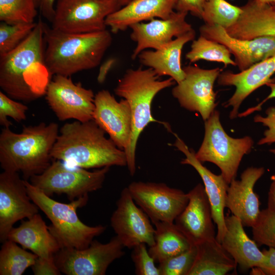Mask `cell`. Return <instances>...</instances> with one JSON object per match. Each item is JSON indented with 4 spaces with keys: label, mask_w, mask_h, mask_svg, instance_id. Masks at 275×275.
Instances as JSON below:
<instances>
[{
    "label": "cell",
    "mask_w": 275,
    "mask_h": 275,
    "mask_svg": "<svg viewBox=\"0 0 275 275\" xmlns=\"http://www.w3.org/2000/svg\"><path fill=\"white\" fill-rule=\"evenodd\" d=\"M109 169L110 167H105L89 171L52 159L42 173L30 180L31 184L46 195L65 194L72 201L102 188Z\"/></svg>",
    "instance_id": "obj_8"
},
{
    "label": "cell",
    "mask_w": 275,
    "mask_h": 275,
    "mask_svg": "<svg viewBox=\"0 0 275 275\" xmlns=\"http://www.w3.org/2000/svg\"><path fill=\"white\" fill-rule=\"evenodd\" d=\"M197 253L188 275H225L237 263L216 238L196 245Z\"/></svg>",
    "instance_id": "obj_28"
},
{
    "label": "cell",
    "mask_w": 275,
    "mask_h": 275,
    "mask_svg": "<svg viewBox=\"0 0 275 275\" xmlns=\"http://www.w3.org/2000/svg\"><path fill=\"white\" fill-rule=\"evenodd\" d=\"M207 0H178L177 11L190 12L193 15L201 18L203 7Z\"/></svg>",
    "instance_id": "obj_41"
},
{
    "label": "cell",
    "mask_w": 275,
    "mask_h": 275,
    "mask_svg": "<svg viewBox=\"0 0 275 275\" xmlns=\"http://www.w3.org/2000/svg\"><path fill=\"white\" fill-rule=\"evenodd\" d=\"M174 146L182 152L185 157L181 163L193 167L200 176L204 184L212 211V218L217 227L216 239L221 243L226 231L224 209L229 184L222 175H215L204 167L195 156V152L189 149L177 135Z\"/></svg>",
    "instance_id": "obj_20"
},
{
    "label": "cell",
    "mask_w": 275,
    "mask_h": 275,
    "mask_svg": "<svg viewBox=\"0 0 275 275\" xmlns=\"http://www.w3.org/2000/svg\"><path fill=\"white\" fill-rule=\"evenodd\" d=\"M116 205L111 225L124 246L131 249L141 243L149 247L154 245L155 228L146 213L136 206L127 187L121 191Z\"/></svg>",
    "instance_id": "obj_14"
},
{
    "label": "cell",
    "mask_w": 275,
    "mask_h": 275,
    "mask_svg": "<svg viewBox=\"0 0 275 275\" xmlns=\"http://www.w3.org/2000/svg\"><path fill=\"white\" fill-rule=\"evenodd\" d=\"M262 252L265 255V260L259 267L262 274L275 275V249L269 248Z\"/></svg>",
    "instance_id": "obj_42"
},
{
    "label": "cell",
    "mask_w": 275,
    "mask_h": 275,
    "mask_svg": "<svg viewBox=\"0 0 275 275\" xmlns=\"http://www.w3.org/2000/svg\"><path fill=\"white\" fill-rule=\"evenodd\" d=\"M127 187L152 223H174L188 202L187 193L164 183L134 181Z\"/></svg>",
    "instance_id": "obj_12"
},
{
    "label": "cell",
    "mask_w": 275,
    "mask_h": 275,
    "mask_svg": "<svg viewBox=\"0 0 275 275\" xmlns=\"http://www.w3.org/2000/svg\"><path fill=\"white\" fill-rule=\"evenodd\" d=\"M185 77L172 89V94L180 106L199 113L206 121L215 110L216 94L213 85L223 69H205L197 65L183 68Z\"/></svg>",
    "instance_id": "obj_13"
},
{
    "label": "cell",
    "mask_w": 275,
    "mask_h": 275,
    "mask_svg": "<svg viewBox=\"0 0 275 275\" xmlns=\"http://www.w3.org/2000/svg\"><path fill=\"white\" fill-rule=\"evenodd\" d=\"M37 22L0 23V57L17 48L31 33Z\"/></svg>",
    "instance_id": "obj_34"
},
{
    "label": "cell",
    "mask_w": 275,
    "mask_h": 275,
    "mask_svg": "<svg viewBox=\"0 0 275 275\" xmlns=\"http://www.w3.org/2000/svg\"><path fill=\"white\" fill-rule=\"evenodd\" d=\"M116 62L114 58L106 60L100 67L97 80L99 84H102L105 80L107 75Z\"/></svg>",
    "instance_id": "obj_44"
},
{
    "label": "cell",
    "mask_w": 275,
    "mask_h": 275,
    "mask_svg": "<svg viewBox=\"0 0 275 275\" xmlns=\"http://www.w3.org/2000/svg\"><path fill=\"white\" fill-rule=\"evenodd\" d=\"M121 8L117 0H57L51 27L68 33L103 31L106 17Z\"/></svg>",
    "instance_id": "obj_9"
},
{
    "label": "cell",
    "mask_w": 275,
    "mask_h": 275,
    "mask_svg": "<svg viewBox=\"0 0 275 275\" xmlns=\"http://www.w3.org/2000/svg\"><path fill=\"white\" fill-rule=\"evenodd\" d=\"M241 7L242 12L237 22L225 29L230 36L240 39L275 37V5L249 0Z\"/></svg>",
    "instance_id": "obj_24"
},
{
    "label": "cell",
    "mask_w": 275,
    "mask_h": 275,
    "mask_svg": "<svg viewBox=\"0 0 275 275\" xmlns=\"http://www.w3.org/2000/svg\"><path fill=\"white\" fill-rule=\"evenodd\" d=\"M93 120L64 124L51 152L52 159L85 169L127 166L124 150L119 149Z\"/></svg>",
    "instance_id": "obj_2"
},
{
    "label": "cell",
    "mask_w": 275,
    "mask_h": 275,
    "mask_svg": "<svg viewBox=\"0 0 275 275\" xmlns=\"http://www.w3.org/2000/svg\"><path fill=\"white\" fill-rule=\"evenodd\" d=\"M242 12L241 7L226 0H207L203 7L201 19L206 24L219 25L227 29L237 22Z\"/></svg>",
    "instance_id": "obj_32"
},
{
    "label": "cell",
    "mask_w": 275,
    "mask_h": 275,
    "mask_svg": "<svg viewBox=\"0 0 275 275\" xmlns=\"http://www.w3.org/2000/svg\"><path fill=\"white\" fill-rule=\"evenodd\" d=\"M225 224L226 231L221 243L237 264L244 270L261 266L265 255L247 235L241 221L232 214L225 216Z\"/></svg>",
    "instance_id": "obj_26"
},
{
    "label": "cell",
    "mask_w": 275,
    "mask_h": 275,
    "mask_svg": "<svg viewBox=\"0 0 275 275\" xmlns=\"http://www.w3.org/2000/svg\"><path fill=\"white\" fill-rule=\"evenodd\" d=\"M36 6L42 16L52 22L54 15L55 2L57 0H34Z\"/></svg>",
    "instance_id": "obj_43"
},
{
    "label": "cell",
    "mask_w": 275,
    "mask_h": 275,
    "mask_svg": "<svg viewBox=\"0 0 275 275\" xmlns=\"http://www.w3.org/2000/svg\"><path fill=\"white\" fill-rule=\"evenodd\" d=\"M121 7L126 5L132 0H117Z\"/></svg>",
    "instance_id": "obj_47"
},
{
    "label": "cell",
    "mask_w": 275,
    "mask_h": 275,
    "mask_svg": "<svg viewBox=\"0 0 275 275\" xmlns=\"http://www.w3.org/2000/svg\"><path fill=\"white\" fill-rule=\"evenodd\" d=\"M29 196L24 179L18 173L3 171L0 174V241L8 239L13 225L38 213L39 207Z\"/></svg>",
    "instance_id": "obj_15"
},
{
    "label": "cell",
    "mask_w": 275,
    "mask_h": 275,
    "mask_svg": "<svg viewBox=\"0 0 275 275\" xmlns=\"http://www.w3.org/2000/svg\"><path fill=\"white\" fill-rule=\"evenodd\" d=\"M159 77L150 68L129 69L114 90L116 95L127 101L131 113V133L128 147L124 151L131 176L136 171L135 152L141 133L149 123L158 122L152 115V102L160 91L175 82L171 77L164 80H160Z\"/></svg>",
    "instance_id": "obj_5"
},
{
    "label": "cell",
    "mask_w": 275,
    "mask_h": 275,
    "mask_svg": "<svg viewBox=\"0 0 275 275\" xmlns=\"http://www.w3.org/2000/svg\"><path fill=\"white\" fill-rule=\"evenodd\" d=\"M131 258L137 275H160L158 267L150 255L145 243H141L132 249Z\"/></svg>",
    "instance_id": "obj_38"
},
{
    "label": "cell",
    "mask_w": 275,
    "mask_h": 275,
    "mask_svg": "<svg viewBox=\"0 0 275 275\" xmlns=\"http://www.w3.org/2000/svg\"><path fill=\"white\" fill-rule=\"evenodd\" d=\"M266 116L258 115L255 116V122L260 123L267 127L264 132V136L258 142V144H271L275 143V106H271L266 110ZM269 151L275 154V149H270Z\"/></svg>",
    "instance_id": "obj_39"
},
{
    "label": "cell",
    "mask_w": 275,
    "mask_h": 275,
    "mask_svg": "<svg viewBox=\"0 0 275 275\" xmlns=\"http://www.w3.org/2000/svg\"><path fill=\"white\" fill-rule=\"evenodd\" d=\"M37 10L34 0H0V20L8 24L32 23Z\"/></svg>",
    "instance_id": "obj_33"
},
{
    "label": "cell",
    "mask_w": 275,
    "mask_h": 275,
    "mask_svg": "<svg viewBox=\"0 0 275 275\" xmlns=\"http://www.w3.org/2000/svg\"><path fill=\"white\" fill-rule=\"evenodd\" d=\"M45 99L58 119H74L81 122L93 120L95 109L93 91L74 83L70 76L54 75L48 83Z\"/></svg>",
    "instance_id": "obj_11"
},
{
    "label": "cell",
    "mask_w": 275,
    "mask_h": 275,
    "mask_svg": "<svg viewBox=\"0 0 275 275\" xmlns=\"http://www.w3.org/2000/svg\"><path fill=\"white\" fill-rule=\"evenodd\" d=\"M45 61L51 75L70 76L100 64L112 43L106 29L86 33L61 32L43 23Z\"/></svg>",
    "instance_id": "obj_3"
},
{
    "label": "cell",
    "mask_w": 275,
    "mask_h": 275,
    "mask_svg": "<svg viewBox=\"0 0 275 275\" xmlns=\"http://www.w3.org/2000/svg\"><path fill=\"white\" fill-rule=\"evenodd\" d=\"M28 107L0 91V125L10 127L12 123L8 119L10 117L17 122L25 120Z\"/></svg>",
    "instance_id": "obj_37"
},
{
    "label": "cell",
    "mask_w": 275,
    "mask_h": 275,
    "mask_svg": "<svg viewBox=\"0 0 275 275\" xmlns=\"http://www.w3.org/2000/svg\"><path fill=\"white\" fill-rule=\"evenodd\" d=\"M257 244L275 249V212L266 208L261 210L256 224L252 228Z\"/></svg>",
    "instance_id": "obj_36"
},
{
    "label": "cell",
    "mask_w": 275,
    "mask_h": 275,
    "mask_svg": "<svg viewBox=\"0 0 275 275\" xmlns=\"http://www.w3.org/2000/svg\"><path fill=\"white\" fill-rule=\"evenodd\" d=\"M29 196L51 224L48 229L59 242L61 248L83 249L88 247L94 238L102 234L106 227L89 226L82 223L77 209L85 206L89 200L88 195L64 203L55 201L28 180H24Z\"/></svg>",
    "instance_id": "obj_6"
},
{
    "label": "cell",
    "mask_w": 275,
    "mask_h": 275,
    "mask_svg": "<svg viewBox=\"0 0 275 275\" xmlns=\"http://www.w3.org/2000/svg\"><path fill=\"white\" fill-rule=\"evenodd\" d=\"M188 202L174 223L191 245L216 238L210 204L204 185L198 184L188 193Z\"/></svg>",
    "instance_id": "obj_18"
},
{
    "label": "cell",
    "mask_w": 275,
    "mask_h": 275,
    "mask_svg": "<svg viewBox=\"0 0 275 275\" xmlns=\"http://www.w3.org/2000/svg\"><path fill=\"white\" fill-rule=\"evenodd\" d=\"M178 0H132L109 15L106 26L113 33L126 30L133 24L155 18L167 19L174 12Z\"/></svg>",
    "instance_id": "obj_23"
},
{
    "label": "cell",
    "mask_w": 275,
    "mask_h": 275,
    "mask_svg": "<svg viewBox=\"0 0 275 275\" xmlns=\"http://www.w3.org/2000/svg\"><path fill=\"white\" fill-rule=\"evenodd\" d=\"M219 116L215 109L205 121L204 138L195 156L202 163L210 162L217 166L229 184L235 179L241 159L251 151L254 142L249 136L235 139L228 135Z\"/></svg>",
    "instance_id": "obj_7"
},
{
    "label": "cell",
    "mask_w": 275,
    "mask_h": 275,
    "mask_svg": "<svg viewBox=\"0 0 275 275\" xmlns=\"http://www.w3.org/2000/svg\"><path fill=\"white\" fill-rule=\"evenodd\" d=\"M93 120L109 135L118 148L125 150L128 147L132 129V117L127 101H117L106 90L99 91L94 98Z\"/></svg>",
    "instance_id": "obj_16"
},
{
    "label": "cell",
    "mask_w": 275,
    "mask_h": 275,
    "mask_svg": "<svg viewBox=\"0 0 275 275\" xmlns=\"http://www.w3.org/2000/svg\"><path fill=\"white\" fill-rule=\"evenodd\" d=\"M264 172L263 167L248 168L242 173L240 180L234 179L229 184L226 207L244 226L253 227L259 218L260 202L254 187Z\"/></svg>",
    "instance_id": "obj_22"
},
{
    "label": "cell",
    "mask_w": 275,
    "mask_h": 275,
    "mask_svg": "<svg viewBox=\"0 0 275 275\" xmlns=\"http://www.w3.org/2000/svg\"><path fill=\"white\" fill-rule=\"evenodd\" d=\"M59 130L54 122L24 126L20 133L4 127L0 133L2 169L20 172L26 180L42 173L52 161L51 152Z\"/></svg>",
    "instance_id": "obj_4"
},
{
    "label": "cell",
    "mask_w": 275,
    "mask_h": 275,
    "mask_svg": "<svg viewBox=\"0 0 275 275\" xmlns=\"http://www.w3.org/2000/svg\"><path fill=\"white\" fill-rule=\"evenodd\" d=\"M274 73L275 54L239 73L227 71L219 74L217 78L219 85L236 88L233 95L224 105L225 107H232L230 113L231 119L238 116V109L243 101L255 90L271 80V77Z\"/></svg>",
    "instance_id": "obj_21"
},
{
    "label": "cell",
    "mask_w": 275,
    "mask_h": 275,
    "mask_svg": "<svg viewBox=\"0 0 275 275\" xmlns=\"http://www.w3.org/2000/svg\"><path fill=\"white\" fill-rule=\"evenodd\" d=\"M32 268L35 275L61 274L54 260H46L37 257Z\"/></svg>",
    "instance_id": "obj_40"
},
{
    "label": "cell",
    "mask_w": 275,
    "mask_h": 275,
    "mask_svg": "<svg viewBox=\"0 0 275 275\" xmlns=\"http://www.w3.org/2000/svg\"><path fill=\"white\" fill-rule=\"evenodd\" d=\"M44 22L39 19L15 49L0 57V87L11 98L25 102L44 95L51 76L45 61Z\"/></svg>",
    "instance_id": "obj_1"
},
{
    "label": "cell",
    "mask_w": 275,
    "mask_h": 275,
    "mask_svg": "<svg viewBox=\"0 0 275 275\" xmlns=\"http://www.w3.org/2000/svg\"><path fill=\"white\" fill-rule=\"evenodd\" d=\"M155 228V243L149 247V253L158 263L182 253L193 245L174 223L157 222Z\"/></svg>",
    "instance_id": "obj_29"
},
{
    "label": "cell",
    "mask_w": 275,
    "mask_h": 275,
    "mask_svg": "<svg viewBox=\"0 0 275 275\" xmlns=\"http://www.w3.org/2000/svg\"><path fill=\"white\" fill-rule=\"evenodd\" d=\"M231 55L224 45L200 35L197 40H193L185 58L190 63L203 60L222 63L225 67L229 65L236 66Z\"/></svg>",
    "instance_id": "obj_31"
},
{
    "label": "cell",
    "mask_w": 275,
    "mask_h": 275,
    "mask_svg": "<svg viewBox=\"0 0 275 275\" xmlns=\"http://www.w3.org/2000/svg\"><path fill=\"white\" fill-rule=\"evenodd\" d=\"M200 35L224 45L234 57L240 71L275 54V37L264 36L251 39H237L230 36L225 29L204 24Z\"/></svg>",
    "instance_id": "obj_17"
},
{
    "label": "cell",
    "mask_w": 275,
    "mask_h": 275,
    "mask_svg": "<svg viewBox=\"0 0 275 275\" xmlns=\"http://www.w3.org/2000/svg\"><path fill=\"white\" fill-rule=\"evenodd\" d=\"M187 14L186 12L174 11L167 19L154 18L147 23L142 22L131 25L130 38L136 43L131 59H135L142 51L148 48L158 49L193 30L186 20Z\"/></svg>",
    "instance_id": "obj_19"
},
{
    "label": "cell",
    "mask_w": 275,
    "mask_h": 275,
    "mask_svg": "<svg viewBox=\"0 0 275 275\" xmlns=\"http://www.w3.org/2000/svg\"><path fill=\"white\" fill-rule=\"evenodd\" d=\"M266 85L270 89V93L264 100H263L257 105L255 106V108L258 111L261 109L263 104L267 100L270 99L275 98V82L274 80L272 79L270 81L268 82Z\"/></svg>",
    "instance_id": "obj_46"
},
{
    "label": "cell",
    "mask_w": 275,
    "mask_h": 275,
    "mask_svg": "<svg viewBox=\"0 0 275 275\" xmlns=\"http://www.w3.org/2000/svg\"><path fill=\"white\" fill-rule=\"evenodd\" d=\"M8 239L30 250L38 258L54 260V256L61 248L48 229V227L39 213L22 221L17 228H13Z\"/></svg>",
    "instance_id": "obj_25"
},
{
    "label": "cell",
    "mask_w": 275,
    "mask_h": 275,
    "mask_svg": "<svg viewBox=\"0 0 275 275\" xmlns=\"http://www.w3.org/2000/svg\"><path fill=\"white\" fill-rule=\"evenodd\" d=\"M271 179L272 182L268 193L267 208L275 212V175L271 177Z\"/></svg>",
    "instance_id": "obj_45"
},
{
    "label": "cell",
    "mask_w": 275,
    "mask_h": 275,
    "mask_svg": "<svg viewBox=\"0 0 275 275\" xmlns=\"http://www.w3.org/2000/svg\"><path fill=\"white\" fill-rule=\"evenodd\" d=\"M37 257L17 243L7 239L3 243L0 251V274L21 275L33 265Z\"/></svg>",
    "instance_id": "obj_30"
},
{
    "label": "cell",
    "mask_w": 275,
    "mask_h": 275,
    "mask_svg": "<svg viewBox=\"0 0 275 275\" xmlns=\"http://www.w3.org/2000/svg\"><path fill=\"white\" fill-rule=\"evenodd\" d=\"M195 36L193 29L158 49L142 51L138 57L142 64L152 69L159 77L169 76L178 84L185 75L181 65L182 48L186 43L194 40Z\"/></svg>",
    "instance_id": "obj_27"
},
{
    "label": "cell",
    "mask_w": 275,
    "mask_h": 275,
    "mask_svg": "<svg viewBox=\"0 0 275 275\" xmlns=\"http://www.w3.org/2000/svg\"><path fill=\"white\" fill-rule=\"evenodd\" d=\"M197 253L196 245H193L187 250L160 262V275H188Z\"/></svg>",
    "instance_id": "obj_35"
},
{
    "label": "cell",
    "mask_w": 275,
    "mask_h": 275,
    "mask_svg": "<svg viewBox=\"0 0 275 275\" xmlns=\"http://www.w3.org/2000/svg\"><path fill=\"white\" fill-rule=\"evenodd\" d=\"M259 2L275 5V0H258Z\"/></svg>",
    "instance_id": "obj_48"
},
{
    "label": "cell",
    "mask_w": 275,
    "mask_h": 275,
    "mask_svg": "<svg viewBox=\"0 0 275 275\" xmlns=\"http://www.w3.org/2000/svg\"><path fill=\"white\" fill-rule=\"evenodd\" d=\"M124 248L115 236L106 243L93 240L83 249L62 248L54 260L61 272L66 275H104L109 265L125 254Z\"/></svg>",
    "instance_id": "obj_10"
}]
</instances>
